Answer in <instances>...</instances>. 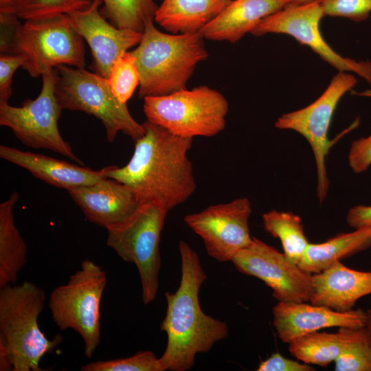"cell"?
I'll list each match as a JSON object with an SVG mask.
<instances>
[{
    "label": "cell",
    "mask_w": 371,
    "mask_h": 371,
    "mask_svg": "<svg viewBox=\"0 0 371 371\" xmlns=\"http://www.w3.org/2000/svg\"><path fill=\"white\" fill-rule=\"evenodd\" d=\"M312 304L345 312L357 301L371 294V271L355 270L336 261L325 270L313 273Z\"/></svg>",
    "instance_id": "ac0fdd59"
},
{
    "label": "cell",
    "mask_w": 371,
    "mask_h": 371,
    "mask_svg": "<svg viewBox=\"0 0 371 371\" xmlns=\"http://www.w3.org/2000/svg\"><path fill=\"white\" fill-rule=\"evenodd\" d=\"M289 4V0H232L200 33L205 39L235 43L262 19Z\"/></svg>",
    "instance_id": "ffe728a7"
},
{
    "label": "cell",
    "mask_w": 371,
    "mask_h": 371,
    "mask_svg": "<svg viewBox=\"0 0 371 371\" xmlns=\"http://www.w3.org/2000/svg\"><path fill=\"white\" fill-rule=\"evenodd\" d=\"M168 210L161 204H140L124 223L106 229V245L137 267L144 304L156 297L161 266L159 241Z\"/></svg>",
    "instance_id": "9c48e42d"
},
{
    "label": "cell",
    "mask_w": 371,
    "mask_h": 371,
    "mask_svg": "<svg viewBox=\"0 0 371 371\" xmlns=\"http://www.w3.org/2000/svg\"><path fill=\"white\" fill-rule=\"evenodd\" d=\"M181 278L177 290L165 293L166 316L161 330L167 344L159 361L165 370L186 371L198 353L208 352L229 335L227 324L206 315L199 301L200 289L207 278L196 251L183 240L179 243Z\"/></svg>",
    "instance_id": "7a4b0ae2"
},
{
    "label": "cell",
    "mask_w": 371,
    "mask_h": 371,
    "mask_svg": "<svg viewBox=\"0 0 371 371\" xmlns=\"http://www.w3.org/2000/svg\"><path fill=\"white\" fill-rule=\"evenodd\" d=\"M240 273L256 277L272 290L278 302H309L311 273L290 262L283 253L256 237L231 260Z\"/></svg>",
    "instance_id": "7c38bea8"
},
{
    "label": "cell",
    "mask_w": 371,
    "mask_h": 371,
    "mask_svg": "<svg viewBox=\"0 0 371 371\" xmlns=\"http://www.w3.org/2000/svg\"><path fill=\"white\" fill-rule=\"evenodd\" d=\"M371 247V226L341 233L319 243H309L299 263L304 270L319 273L336 261L352 256Z\"/></svg>",
    "instance_id": "7402d4cb"
},
{
    "label": "cell",
    "mask_w": 371,
    "mask_h": 371,
    "mask_svg": "<svg viewBox=\"0 0 371 371\" xmlns=\"http://www.w3.org/2000/svg\"><path fill=\"white\" fill-rule=\"evenodd\" d=\"M251 204L246 197L208 206L186 215V224L203 240L207 254L217 261H231L252 241L248 221Z\"/></svg>",
    "instance_id": "5bb4252c"
},
{
    "label": "cell",
    "mask_w": 371,
    "mask_h": 371,
    "mask_svg": "<svg viewBox=\"0 0 371 371\" xmlns=\"http://www.w3.org/2000/svg\"><path fill=\"white\" fill-rule=\"evenodd\" d=\"M232 0H163L154 20L172 34L198 33Z\"/></svg>",
    "instance_id": "44dd1931"
},
{
    "label": "cell",
    "mask_w": 371,
    "mask_h": 371,
    "mask_svg": "<svg viewBox=\"0 0 371 371\" xmlns=\"http://www.w3.org/2000/svg\"><path fill=\"white\" fill-rule=\"evenodd\" d=\"M366 95H371V91H366Z\"/></svg>",
    "instance_id": "f35d334b"
},
{
    "label": "cell",
    "mask_w": 371,
    "mask_h": 371,
    "mask_svg": "<svg viewBox=\"0 0 371 371\" xmlns=\"http://www.w3.org/2000/svg\"><path fill=\"white\" fill-rule=\"evenodd\" d=\"M106 272L87 259L68 282L51 292L48 306L53 321L62 330L72 329L84 343L87 358L100 342V303L106 284Z\"/></svg>",
    "instance_id": "52a82bcc"
},
{
    "label": "cell",
    "mask_w": 371,
    "mask_h": 371,
    "mask_svg": "<svg viewBox=\"0 0 371 371\" xmlns=\"http://www.w3.org/2000/svg\"><path fill=\"white\" fill-rule=\"evenodd\" d=\"M24 63L20 54L1 53L0 54V104H8L12 93V82L15 71Z\"/></svg>",
    "instance_id": "1f68e13d"
},
{
    "label": "cell",
    "mask_w": 371,
    "mask_h": 371,
    "mask_svg": "<svg viewBox=\"0 0 371 371\" xmlns=\"http://www.w3.org/2000/svg\"><path fill=\"white\" fill-rule=\"evenodd\" d=\"M366 312L361 308L340 312L307 302H278L273 308V324L282 341L331 327H364Z\"/></svg>",
    "instance_id": "2e32d148"
},
{
    "label": "cell",
    "mask_w": 371,
    "mask_h": 371,
    "mask_svg": "<svg viewBox=\"0 0 371 371\" xmlns=\"http://www.w3.org/2000/svg\"><path fill=\"white\" fill-rule=\"evenodd\" d=\"M147 22L137 47L131 51L139 73L138 97L164 96L186 89L196 65L208 57L198 33L167 34Z\"/></svg>",
    "instance_id": "277c9868"
},
{
    "label": "cell",
    "mask_w": 371,
    "mask_h": 371,
    "mask_svg": "<svg viewBox=\"0 0 371 371\" xmlns=\"http://www.w3.org/2000/svg\"><path fill=\"white\" fill-rule=\"evenodd\" d=\"M257 371H313L315 369L310 364L300 363L287 359L279 352L272 354L268 359L261 361Z\"/></svg>",
    "instance_id": "836d02e7"
},
{
    "label": "cell",
    "mask_w": 371,
    "mask_h": 371,
    "mask_svg": "<svg viewBox=\"0 0 371 371\" xmlns=\"http://www.w3.org/2000/svg\"><path fill=\"white\" fill-rule=\"evenodd\" d=\"M45 302L44 290L29 281L0 288L1 371H42L41 358L63 341L59 334L47 339L38 326Z\"/></svg>",
    "instance_id": "3957f363"
},
{
    "label": "cell",
    "mask_w": 371,
    "mask_h": 371,
    "mask_svg": "<svg viewBox=\"0 0 371 371\" xmlns=\"http://www.w3.org/2000/svg\"><path fill=\"white\" fill-rule=\"evenodd\" d=\"M93 0H24L19 19L27 20L58 14H69L91 6Z\"/></svg>",
    "instance_id": "f1b7e54d"
},
{
    "label": "cell",
    "mask_w": 371,
    "mask_h": 371,
    "mask_svg": "<svg viewBox=\"0 0 371 371\" xmlns=\"http://www.w3.org/2000/svg\"><path fill=\"white\" fill-rule=\"evenodd\" d=\"M81 371H164L155 353L150 350L139 351L124 358L96 361L80 367Z\"/></svg>",
    "instance_id": "83f0119b"
},
{
    "label": "cell",
    "mask_w": 371,
    "mask_h": 371,
    "mask_svg": "<svg viewBox=\"0 0 371 371\" xmlns=\"http://www.w3.org/2000/svg\"><path fill=\"white\" fill-rule=\"evenodd\" d=\"M54 69L55 95L63 109L83 111L100 120L109 143L120 132L134 142L144 135L143 124L133 118L126 104L116 99L106 78L85 68L65 65Z\"/></svg>",
    "instance_id": "8992f818"
},
{
    "label": "cell",
    "mask_w": 371,
    "mask_h": 371,
    "mask_svg": "<svg viewBox=\"0 0 371 371\" xmlns=\"http://www.w3.org/2000/svg\"><path fill=\"white\" fill-rule=\"evenodd\" d=\"M262 218L264 229L280 239L286 258L299 265L310 243L300 217L291 212L272 210L263 214Z\"/></svg>",
    "instance_id": "d4e9b609"
},
{
    "label": "cell",
    "mask_w": 371,
    "mask_h": 371,
    "mask_svg": "<svg viewBox=\"0 0 371 371\" xmlns=\"http://www.w3.org/2000/svg\"><path fill=\"white\" fill-rule=\"evenodd\" d=\"M357 82L354 75L339 71L316 100L302 109L282 115L275 122L276 128L295 131L309 143L315 160L317 196L320 203L325 200L329 188L326 157L336 142L328 137L332 117L341 98Z\"/></svg>",
    "instance_id": "8fae6325"
},
{
    "label": "cell",
    "mask_w": 371,
    "mask_h": 371,
    "mask_svg": "<svg viewBox=\"0 0 371 371\" xmlns=\"http://www.w3.org/2000/svg\"><path fill=\"white\" fill-rule=\"evenodd\" d=\"M229 104L218 91L206 85L144 98L147 120L181 137H213L225 127Z\"/></svg>",
    "instance_id": "ba28073f"
},
{
    "label": "cell",
    "mask_w": 371,
    "mask_h": 371,
    "mask_svg": "<svg viewBox=\"0 0 371 371\" xmlns=\"http://www.w3.org/2000/svg\"><path fill=\"white\" fill-rule=\"evenodd\" d=\"M102 3L101 0H93L87 9L69 16L91 49L95 73L107 79L115 63L139 43L142 33L120 29L107 22L99 9Z\"/></svg>",
    "instance_id": "9a60e30c"
},
{
    "label": "cell",
    "mask_w": 371,
    "mask_h": 371,
    "mask_svg": "<svg viewBox=\"0 0 371 371\" xmlns=\"http://www.w3.org/2000/svg\"><path fill=\"white\" fill-rule=\"evenodd\" d=\"M335 371H371V339L367 327L335 361Z\"/></svg>",
    "instance_id": "f546056e"
},
{
    "label": "cell",
    "mask_w": 371,
    "mask_h": 371,
    "mask_svg": "<svg viewBox=\"0 0 371 371\" xmlns=\"http://www.w3.org/2000/svg\"><path fill=\"white\" fill-rule=\"evenodd\" d=\"M324 16H341L359 22L366 20L371 12V0H322Z\"/></svg>",
    "instance_id": "4dcf8cb0"
},
{
    "label": "cell",
    "mask_w": 371,
    "mask_h": 371,
    "mask_svg": "<svg viewBox=\"0 0 371 371\" xmlns=\"http://www.w3.org/2000/svg\"><path fill=\"white\" fill-rule=\"evenodd\" d=\"M144 135L135 141L130 161L106 167L105 177L129 187L140 204L155 202L168 211L186 201L196 184L188 152L193 138L178 136L146 120Z\"/></svg>",
    "instance_id": "6da1fadb"
},
{
    "label": "cell",
    "mask_w": 371,
    "mask_h": 371,
    "mask_svg": "<svg viewBox=\"0 0 371 371\" xmlns=\"http://www.w3.org/2000/svg\"><path fill=\"white\" fill-rule=\"evenodd\" d=\"M365 327H339L334 333H311L291 341L289 351L304 363L326 367L336 360Z\"/></svg>",
    "instance_id": "cb8c5ba5"
},
{
    "label": "cell",
    "mask_w": 371,
    "mask_h": 371,
    "mask_svg": "<svg viewBox=\"0 0 371 371\" xmlns=\"http://www.w3.org/2000/svg\"><path fill=\"white\" fill-rule=\"evenodd\" d=\"M346 220L348 225L354 229L371 226V205H358L351 207Z\"/></svg>",
    "instance_id": "d590c367"
},
{
    "label": "cell",
    "mask_w": 371,
    "mask_h": 371,
    "mask_svg": "<svg viewBox=\"0 0 371 371\" xmlns=\"http://www.w3.org/2000/svg\"><path fill=\"white\" fill-rule=\"evenodd\" d=\"M348 160L355 173L359 174L368 170L371 166V134L352 142Z\"/></svg>",
    "instance_id": "d6a6232c"
},
{
    "label": "cell",
    "mask_w": 371,
    "mask_h": 371,
    "mask_svg": "<svg viewBox=\"0 0 371 371\" xmlns=\"http://www.w3.org/2000/svg\"><path fill=\"white\" fill-rule=\"evenodd\" d=\"M107 80L116 99L120 103L126 104L139 85V73L130 52L115 63Z\"/></svg>",
    "instance_id": "4316f807"
},
{
    "label": "cell",
    "mask_w": 371,
    "mask_h": 371,
    "mask_svg": "<svg viewBox=\"0 0 371 371\" xmlns=\"http://www.w3.org/2000/svg\"><path fill=\"white\" fill-rule=\"evenodd\" d=\"M24 0H0L1 27H12L19 22V12Z\"/></svg>",
    "instance_id": "e575fe53"
},
{
    "label": "cell",
    "mask_w": 371,
    "mask_h": 371,
    "mask_svg": "<svg viewBox=\"0 0 371 371\" xmlns=\"http://www.w3.org/2000/svg\"><path fill=\"white\" fill-rule=\"evenodd\" d=\"M41 76L42 88L36 99L25 100L21 106L0 104V125L10 128L27 146L49 149L83 165L59 132L58 122L63 109L55 95L54 69Z\"/></svg>",
    "instance_id": "30bf717a"
},
{
    "label": "cell",
    "mask_w": 371,
    "mask_h": 371,
    "mask_svg": "<svg viewBox=\"0 0 371 371\" xmlns=\"http://www.w3.org/2000/svg\"><path fill=\"white\" fill-rule=\"evenodd\" d=\"M67 192L87 220L106 229L124 223L140 205L129 187L108 177Z\"/></svg>",
    "instance_id": "e0dca14e"
},
{
    "label": "cell",
    "mask_w": 371,
    "mask_h": 371,
    "mask_svg": "<svg viewBox=\"0 0 371 371\" xmlns=\"http://www.w3.org/2000/svg\"><path fill=\"white\" fill-rule=\"evenodd\" d=\"M0 157L27 170L34 177L45 183L67 191L93 184L106 177V167L94 170L4 145L0 146Z\"/></svg>",
    "instance_id": "d6986e66"
},
{
    "label": "cell",
    "mask_w": 371,
    "mask_h": 371,
    "mask_svg": "<svg viewBox=\"0 0 371 371\" xmlns=\"http://www.w3.org/2000/svg\"><path fill=\"white\" fill-rule=\"evenodd\" d=\"M324 16L321 3L304 5H288L262 19L251 31L256 36L268 33L285 34L308 46L324 61L339 71L353 72L371 84V62L357 61L337 54L326 42L319 30Z\"/></svg>",
    "instance_id": "4fadbf2b"
},
{
    "label": "cell",
    "mask_w": 371,
    "mask_h": 371,
    "mask_svg": "<svg viewBox=\"0 0 371 371\" xmlns=\"http://www.w3.org/2000/svg\"><path fill=\"white\" fill-rule=\"evenodd\" d=\"M0 52L21 55L22 69L34 78L59 65L85 68L86 65L84 39L69 14L24 20L12 29Z\"/></svg>",
    "instance_id": "5b68a950"
},
{
    "label": "cell",
    "mask_w": 371,
    "mask_h": 371,
    "mask_svg": "<svg viewBox=\"0 0 371 371\" xmlns=\"http://www.w3.org/2000/svg\"><path fill=\"white\" fill-rule=\"evenodd\" d=\"M367 315V323H366V327L368 330L370 337L371 339V308H368L366 311Z\"/></svg>",
    "instance_id": "74e56055"
},
{
    "label": "cell",
    "mask_w": 371,
    "mask_h": 371,
    "mask_svg": "<svg viewBox=\"0 0 371 371\" xmlns=\"http://www.w3.org/2000/svg\"><path fill=\"white\" fill-rule=\"evenodd\" d=\"M19 199L14 191L0 204V288L15 284L27 262V245L14 221V208Z\"/></svg>",
    "instance_id": "603a6c76"
},
{
    "label": "cell",
    "mask_w": 371,
    "mask_h": 371,
    "mask_svg": "<svg viewBox=\"0 0 371 371\" xmlns=\"http://www.w3.org/2000/svg\"><path fill=\"white\" fill-rule=\"evenodd\" d=\"M102 15L115 27L143 33L147 22L155 19V0H101Z\"/></svg>",
    "instance_id": "484cf974"
},
{
    "label": "cell",
    "mask_w": 371,
    "mask_h": 371,
    "mask_svg": "<svg viewBox=\"0 0 371 371\" xmlns=\"http://www.w3.org/2000/svg\"><path fill=\"white\" fill-rule=\"evenodd\" d=\"M322 0H289L290 4L293 5H304L315 3H321Z\"/></svg>",
    "instance_id": "8d00e7d4"
}]
</instances>
